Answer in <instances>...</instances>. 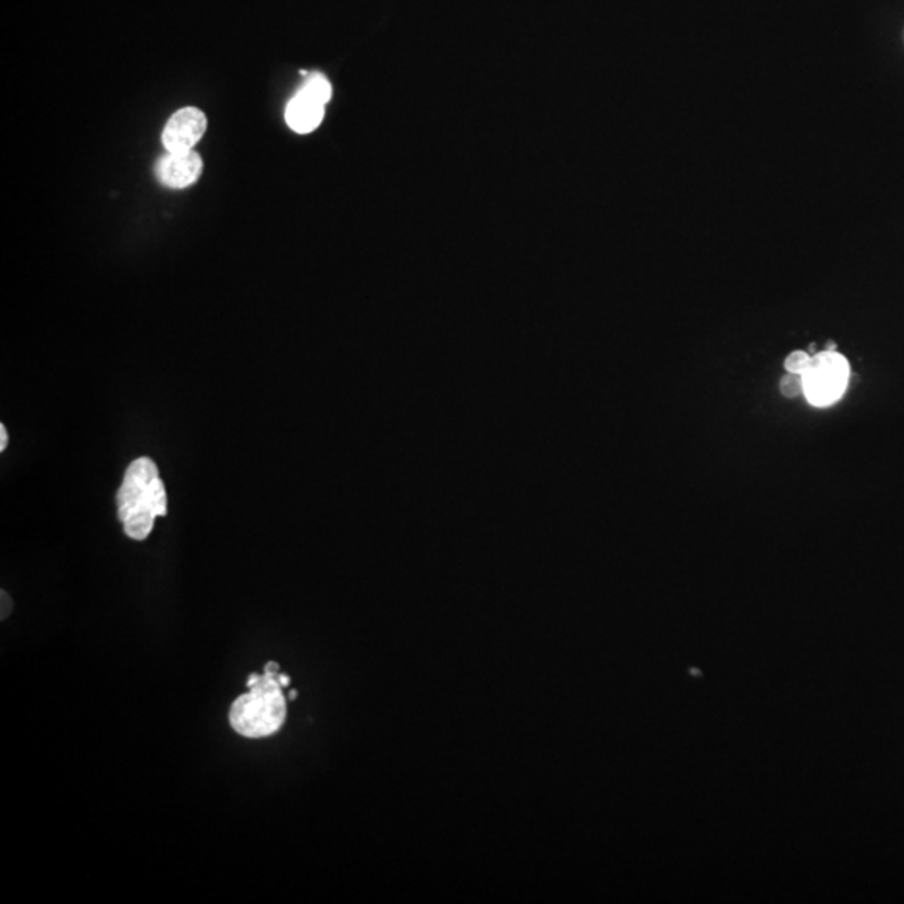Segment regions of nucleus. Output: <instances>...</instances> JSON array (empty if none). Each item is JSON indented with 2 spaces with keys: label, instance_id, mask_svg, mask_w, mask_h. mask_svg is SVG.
<instances>
[{
  "label": "nucleus",
  "instance_id": "nucleus-1",
  "mask_svg": "<svg viewBox=\"0 0 904 904\" xmlns=\"http://www.w3.org/2000/svg\"><path fill=\"white\" fill-rule=\"evenodd\" d=\"M117 516L126 536L142 542L153 531L156 517L168 515V496L155 461H132L116 496Z\"/></svg>",
  "mask_w": 904,
  "mask_h": 904
},
{
  "label": "nucleus",
  "instance_id": "nucleus-7",
  "mask_svg": "<svg viewBox=\"0 0 904 904\" xmlns=\"http://www.w3.org/2000/svg\"><path fill=\"white\" fill-rule=\"evenodd\" d=\"M779 390H780V394L786 399H796V397H801V396L804 397V379H802V374L786 372V374L780 377Z\"/></svg>",
  "mask_w": 904,
  "mask_h": 904
},
{
  "label": "nucleus",
  "instance_id": "nucleus-4",
  "mask_svg": "<svg viewBox=\"0 0 904 904\" xmlns=\"http://www.w3.org/2000/svg\"><path fill=\"white\" fill-rule=\"evenodd\" d=\"M208 128L207 116L198 107H183L176 111L163 131V146L168 153L193 151Z\"/></svg>",
  "mask_w": 904,
  "mask_h": 904
},
{
  "label": "nucleus",
  "instance_id": "nucleus-3",
  "mask_svg": "<svg viewBox=\"0 0 904 904\" xmlns=\"http://www.w3.org/2000/svg\"><path fill=\"white\" fill-rule=\"evenodd\" d=\"M849 362L838 350H823L813 355L802 374L804 397L814 407H827L840 401L849 384Z\"/></svg>",
  "mask_w": 904,
  "mask_h": 904
},
{
  "label": "nucleus",
  "instance_id": "nucleus-8",
  "mask_svg": "<svg viewBox=\"0 0 904 904\" xmlns=\"http://www.w3.org/2000/svg\"><path fill=\"white\" fill-rule=\"evenodd\" d=\"M811 359H813V355L809 352L794 350L786 357L784 369H786V372H792V374H804L811 363Z\"/></svg>",
  "mask_w": 904,
  "mask_h": 904
},
{
  "label": "nucleus",
  "instance_id": "nucleus-6",
  "mask_svg": "<svg viewBox=\"0 0 904 904\" xmlns=\"http://www.w3.org/2000/svg\"><path fill=\"white\" fill-rule=\"evenodd\" d=\"M323 115H325V103L300 88L297 94L286 104L285 121L290 130L295 131L298 134H309L320 126Z\"/></svg>",
  "mask_w": 904,
  "mask_h": 904
},
{
  "label": "nucleus",
  "instance_id": "nucleus-9",
  "mask_svg": "<svg viewBox=\"0 0 904 904\" xmlns=\"http://www.w3.org/2000/svg\"><path fill=\"white\" fill-rule=\"evenodd\" d=\"M11 610H13V600L11 596L2 592V611H0V618L5 620L9 615H11Z\"/></svg>",
  "mask_w": 904,
  "mask_h": 904
},
{
  "label": "nucleus",
  "instance_id": "nucleus-11",
  "mask_svg": "<svg viewBox=\"0 0 904 904\" xmlns=\"http://www.w3.org/2000/svg\"><path fill=\"white\" fill-rule=\"evenodd\" d=\"M278 680H280V684H282L284 688L285 687H288V685H290V677H288V675H284L282 672L278 675Z\"/></svg>",
  "mask_w": 904,
  "mask_h": 904
},
{
  "label": "nucleus",
  "instance_id": "nucleus-10",
  "mask_svg": "<svg viewBox=\"0 0 904 904\" xmlns=\"http://www.w3.org/2000/svg\"><path fill=\"white\" fill-rule=\"evenodd\" d=\"M7 444H9V434H7V429H5V426L2 424V426H0V451H5Z\"/></svg>",
  "mask_w": 904,
  "mask_h": 904
},
{
  "label": "nucleus",
  "instance_id": "nucleus-5",
  "mask_svg": "<svg viewBox=\"0 0 904 904\" xmlns=\"http://www.w3.org/2000/svg\"><path fill=\"white\" fill-rule=\"evenodd\" d=\"M203 169L201 156L194 151L168 153L158 163V176L173 190H181L196 183Z\"/></svg>",
  "mask_w": 904,
  "mask_h": 904
},
{
  "label": "nucleus",
  "instance_id": "nucleus-13",
  "mask_svg": "<svg viewBox=\"0 0 904 904\" xmlns=\"http://www.w3.org/2000/svg\"><path fill=\"white\" fill-rule=\"evenodd\" d=\"M288 698H290V700H295V698H297V690H290V694H288Z\"/></svg>",
  "mask_w": 904,
  "mask_h": 904
},
{
  "label": "nucleus",
  "instance_id": "nucleus-2",
  "mask_svg": "<svg viewBox=\"0 0 904 904\" xmlns=\"http://www.w3.org/2000/svg\"><path fill=\"white\" fill-rule=\"evenodd\" d=\"M280 665L269 661L265 672L252 673L246 678L248 692L240 695L230 709V725L246 738L275 736L286 721V698L278 680Z\"/></svg>",
  "mask_w": 904,
  "mask_h": 904
},
{
  "label": "nucleus",
  "instance_id": "nucleus-12",
  "mask_svg": "<svg viewBox=\"0 0 904 904\" xmlns=\"http://www.w3.org/2000/svg\"><path fill=\"white\" fill-rule=\"evenodd\" d=\"M824 350H831V352H834V350H836V344H834V342H827Z\"/></svg>",
  "mask_w": 904,
  "mask_h": 904
}]
</instances>
